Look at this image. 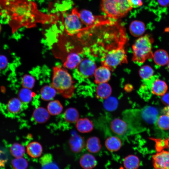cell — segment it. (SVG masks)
Here are the masks:
<instances>
[{"instance_id": "1", "label": "cell", "mask_w": 169, "mask_h": 169, "mask_svg": "<svg viewBox=\"0 0 169 169\" xmlns=\"http://www.w3.org/2000/svg\"><path fill=\"white\" fill-rule=\"evenodd\" d=\"M51 85L64 98H71L74 94L75 87L72 77L66 69L60 66L53 68Z\"/></svg>"}, {"instance_id": "2", "label": "cell", "mask_w": 169, "mask_h": 169, "mask_svg": "<svg viewBox=\"0 0 169 169\" xmlns=\"http://www.w3.org/2000/svg\"><path fill=\"white\" fill-rule=\"evenodd\" d=\"M153 40L146 34L138 38L132 46V61L138 64H143L146 60L152 58Z\"/></svg>"}, {"instance_id": "3", "label": "cell", "mask_w": 169, "mask_h": 169, "mask_svg": "<svg viewBox=\"0 0 169 169\" xmlns=\"http://www.w3.org/2000/svg\"><path fill=\"white\" fill-rule=\"evenodd\" d=\"M101 8L109 18H123L132 8L128 0H102Z\"/></svg>"}, {"instance_id": "4", "label": "cell", "mask_w": 169, "mask_h": 169, "mask_svg": "<svg viewBox=\"0 0 169 169\" xmlns=\"http://www.w3.org/2000/svg\"><path fill=\"white\" fill-rule=\"evenodd\" d=\"M124 40L120 42L116 48L109 51L102 58L101 61L102 66L107 68L110 71H113L119 65L127 63L126 55L124 47Z\"/></svg>"}, {"instance_id": "5", "label": "cell", "mask_w": 169, "mask_h": 169, "mask_svg": "<svg viewBox=\"0 0 169 169\" xmlns=\"http://www.w3.org/2000/svg\"><path fill=\"white\" fill-rule=\"evenodd\" d=\"M107 130L111 135L121 139L133 134L139 132L124 119L114 118L110 120L107 124Z\"/></svg>"}, {"instance_id": "6", "label": "cell", "mask_w": 169, "mask_h": 169, "mask_svg": "<svg viewBox=\"0 0 169 169\" xmlns=\"http://www.w3.org/2000/svg\"><path fill=\"white\" fill-rule=\"evenodd\" d=\"M83 23L79 15L78 12L74 9L65 15L64 19V29L69 35L73 36L79 34L83 30Z\"/></svg>"}, {"instance_id": "7", "label": "cell", "mask_w": 169, "mask_h": 169, "mask_svg": "<svg viewBox=\"0 0 169 169\" xmlns=\"http://www.w3.org/2000/svg\"><path fill=\"white\" fill-rule=\"evenodd\" d=\"M137 120L140 123V120L148 124H153L156 123L158 118L157 109L151 106H147L140 110H136Z\"/></svg>"}, {"instance_id": "8", "label": "cell", "mask_w": 169, "mask_h": 169, "mask_svg": "<svg viewBox=\"0 0 169 169\" xmlns=\"http://www.w3.org/2000/svg\"><path fill=\"white\" fill-rule=\"evenodd\" d=\"M76 68L77 72L79 76L84 79L92 76L96 69L95 62L88 58L81 60Z\"/></svg>"}, {"instance_id": "9", "label": "cell", "mask_w": 169, "mask_h": 169, "mask_svg": "<svg viewBox=\"0 0 169 169\" xmlns=\"http://www.w3.org/2000/svg\"><path fill=\"white\" fill-rule=\"evenodd\" d=\"M152 162L155 169H169V151L157 152L153 156Z\"/></svg>"}, {"instance_id": "10", "label": "cell", "mask_w": 169, "mask_h": 169, "mask_svg": "<svg viewBox=\"0 0 169 169\" xmlns=\"http://www.w3.org/2000/svg\"><path fill=\"white\" fill-rule=\"evenodd\" d=\"M78 13L82 22L87 27L93 26L108 18L104 16H95L86 10L80 11Z\"/></svg>"}, {"instance_id": "11", "label": "cell", "mask_w": 169, "mask_h": 169, "mask_svg": "<svg viewBox=\"0 0 169 169\" xmlns=\"http://www.w3.org/2000/svg\"><path fill=\"white\" fill-rule=\"evenodd\" d=\"M69 143L71 150L75 153L80 152L85 146L84 138L76 133L71 136L69 139Z\"/></svg>"}, {"instance_id": "12", "label": "cell", "mask_w": 169, "mask_h": 169, "mask_svg": "<svg viewBox=\"0 0 169 169\" xmlns=\"http://www.w3.org/2000/svg\"><path fill=\"white\" fill-rule=\"evenodd\" d=\"M95 82L97 84L107 82L110 77V70L102 66L96 68L94 73Z\"/></svg>"}, {"instance_id": "13", "label": "cell", "mask_w": 169, "mask_h": 169, "mask_svg": "<svg viewBox=\"0 0 169 169\" xmlns=\"http://www.w3.org/2000/svg\"><path fill=\"white\" fill-rule=\"evenodd\" d=\"M150 87L152 94L160 96H162L166 93L168 89L166 83L158 79H155L152 81Z\"/></svg>"}, {"instance_id": "14", "label": "cell", "mask_w": 169, "mask_h": 169, "mask_svg": "<svg viewBox=\"0 0 169 169\" xmlns=\"http://www.w3.org/2000/svg\"><path fill=\"white\" fill-rule=\"evenodd\" d=\"M105 146L106 149L111 152L119 151L122 146L121 139L114 135H110L105 141Z\"/></svg>"}, {"instance_id": "15", "label": "cell", "mask_w": 169, "mask_h": 169, "mask_svg": "<svg viewBox=\"0 0 169 169\" xmlns=\"http://www.w3.org/2000/svg\"><path fill=\"white\" fill-rule=\"evenodd\" d=\"M50 115L47 109L41 107L35 108L32 114L34 120L38 124L46 122L49 120Z\"/></svg>"}, {"instance_id": "16", "label": "cell", "mask_w": 169, "mask_h": 169, "mask_svg": "<svg viewBox=\"0 0 169 169\" xmlns=\"http://www.w3.org/2000/svg\"><path fill=\"white\" fill-rule=\"evenodd\" d=\"M75 127L77 130L82 133L91 132L94 128L93 122L87 118H79L76 122Z\"/></svg>"}, {"instance_id": "17", "label": "cell", "mask_w": 169, "mask_h": 169, "mask_svg": "<svg viewBox=\"0 0 169 169\" xmlns=\"http://www.w3.org/2000/svg\"><path fill=\"white\" fill-rule=\"evenodd\" d=\"M85 146L89 152L96 153L100 150L101 145L98 137L96 136H92L87 139L85 143Z\"/></svg>"}, {"instance_id": "18", "label": "cell", "mask_w": 169, "mask_h": 169, "mask_svg": "<svg viewBox=\"0 0 169 169\" xmlns=\"http://www.w3.org/2000/svg\"><path fill=\"white\" fill-rule=\"evenodd\" d=\"M95 157L90 153H86L83 155L80 158L79 163L84 169H92L97 165Z\"/></svg>"}, {"instance_id": "19", "label": "cell", "mask_w": 169, "mask_h": 169, "mask_svg": "<svg viewBox=\"0 0 169 169\" xmlns=\"http://www.w3.org/2000/svg\"><path fill=\"white\" fill-rule=\"evenodd\" d=\"M27 152L28 154L33 158L40 157L43 152V147L38 142L33 141L29 143L27 146Z\"/></svg>"}, {"instance_id": "20", "label": "cell", "mask_w": 169, "mask_h": 169, "mask_svg": "<svg viewBox=\"0 0 169 169\" xmlns=\"http://www.w3.org/2000/svg\"><path fill=\"white\" fill-rule=\"evenodd\" d=\"M152 58L157 65L164 66L167 64L169 61V56L166 51L163 49L156 50L153 53Z\"/></svg>"}, {"instance_id": "21", "label": "cell", "mask_w": 169, "mask_h": 169, "mask_svg": "<svg viewBox=\"0 0 169 169\" xmlns=\"http://www.w3.org/2000/svg\"><path fill=\"white\" fill-rule=\"evenodd\" d=\"M129 31L131 34L133 36L140 37L145 32V25L143 22L140 21H134L130 25Z\"/></svg>"}, {"instance_id": "22", "label": "cell", "mask_w": 169, "mask_h": 169, "mask_svg": "<svg viewBox=\"0 0 169 169\" xmlns=\"http://www.w3.org/2000/svg\"><path fill=\"white\" fill-rule=\"evenodd\" d=\"M96 93L99 98L105 100L110 96L112 88L107 82L100 83L99 84L96 88Z\"/></svg>"}, {"instance_id": "23", "label": "cell", "mask_w": 169, "mask_h": 169, "mask_svg": "<svg viewBox=\"0 0 169 169\" xmlns=\"http://www.w3.org/2000/svg\"><path fill=\"white\" fill-rule=\"evenodd\" d=\"M81 60L80 56L76 53L72 52L69 54L63 64V67L68 69H73L77 67Z\"/></svg>"}, {"instance_id": "24", "label": "cell", "mask_w": 169, "mask_h": 169, "mask_svg": "<svg viewBox=\"0 0 169 169\" xmlns=\"http://www.w3.org/2000/svg\"><path fill=\"white\" fill-rule=\"evenodd\" d=\"M41 169H59L58 165L53 161L51 154H46L39 160Z\"/></svg>"}, {"instance_id": "25", "label": "cell", "mask_w": 169, "mask_h": 169, "mask_svg": "<svg viewBox=\"0 0 169 169\" xmlns=\"http://www.w3.org/2000/svg\"><path fill=\"white\" fill-rule=\"evenodd\" d=\"M57 92L56 90L51 85H45L40 90L41 98L44 101H51L55 97Z\"/></svg>"}, {"instance_id": "26", "label": "cell", "mask_w": 169, "mask_h": 169, "mask_svg": "<svg viewBox=\"0 0 169 169\" xmlns=\"http://www.w3.org/2000/svg\"><path fill=\"white\" fill-rule=\"evenodd\" d=\"M123 164L125 169H138L140 165V160L135 155H129L125 158Z\"/></svg>"}, {"instance_id": "27", "label": "cell", "mask_w": 169, "mask_h": 169, "mask_svg": "<svg viewBox=\"0 0 169 169\" xmlns=\"http://www.w3.org/2000/svg\"><path fill=\"white\" fill-rule=\"evenodd\" d=\"M79 113L78 110L74 107H69L64 111L63 117L64 120L70 123H76L79 119Z\"/></svg>"}, {"instance_id": "28", "label": "cell", "mask_w": 169, "mask_h": 169, "mask_svg": "<svg viewBox=\"0 0 169 169\" xmlns=\"http://www.w3.org/2000/svg\"><path fill=\"white\" fill-rule=\"evenodd\" d=\"M63 107L59 101L58 100H51L47 105V109L50 115H57L63 111Z\"/></svg>"}, {"instance_id": "29", "label": "cell", "mask_w": 169, "mask_h": 169, "mask_svg": "<svg viewBox=\"0 0 169 169\" xmlns=\"http://www.w3.org/2000/svg\"><path fill=\"white\" fill-rule=\"evenodd\" d=\"M34 95V93L31 89L23 87L19 90L18 93L19 99L23 103L25 104L30 103Z\"/></svg>"}, {"instance_id": "30", "label": "cell", "mask_w": 169, "mask_h": 169, "mask_svg": "<svg viewBox=\"0 0 169 169\" xmlns=\"http://www.w3.org/2000/svg\"><path fill=\"white\" fill-rule=\"evenodd\" d=\"M23 103L18 98H14L11 99L7 104L9 111L13 114L18 113L21 110Z\"/></svg>"}, {"instance_id": "31", "label": "cell", "mask_w": 169, "mask_h": 169, "mask_svg": "<svg viewBox=\"0 0 169 169\" xmlns=\"http://www.w3.org/2000/svg\"><path fill=\"white\" fill-rule=\"evenodd\" d=\"M139 74L144 80H150L153 77L154 71L153 69L148 65L142 66L139 70Z\"/></svg>"}, {"instance_id": "32", "label": "cell", "mask_w": 169, "mask_h": 169, "mask_svg": "<svg viewBox=\"0 0 169 169\" xmlns=\"http://www.w3.org/2000/svg\"><path fill=\"white\" fill-rule=\"evenodd\" d=\"M10 151L12 155L15 158L23 157L25 152V147L17 143L13 144L11 146Z\"/></svg>"}, {"instance_id": "33", "label": "cell", "mask_w": 169, "mask_h": 169, "mask_svg": "<svg viewBox=\"0 0 169 169\" xmlns=\"http://www.w3.org/2000/svg\"><path fill=\"white\" fill-rule=\"evenodd\" d=\"M156 123L160 129L164 130H169V114L163 113L160 115Z\"/></svg>"}, {"instance_id": "34", "label": "cell", "mask_w": 169, "mask_h": 169, "mask_svg": "<svg viewBox=\"0 0 169 169\" xmlns=\"http://www.w3.org/2000/svg\"><path fill=\"white\" fill-rule=\"evenodd\" d=\"M105 100L103 106L106 110L111 111L116 109L118 105V100L116 98L110 96Z\"/></svg>"}, {"instance_id": "35", "label": "cell", "mask_w": 169, "mask_h": 169, "mask_svg": "<svg viewBox=\"0 0 169 169\" xmlns=\"http://www.w3.org/2000/svg\"><path fill=\"white\" fill-rule=\"evenodd\" d=\"M11 164L14 169H26L28 166L27 160L23 157L13 159Z\"/></svg>"}, {"instance_id": "36", "label": "cell", "mask_w": 169, "mask_h": 169, "mask_svg": "<svg viewBox=\"0 0 169 169\" xmlns=\"http://www.w3.org/2000/svg\"><path fill=\"white\" fill-rule=\"evenodd\" d=\"M35 83V79L32 75L26 74L23 77L21 84L23 88L31 89L33 88Z\"/></svg>"}, {"instance_id": "37", "label": "cell", "mask_w": 169, "mask_h": 169, "mask_svg": "<svg viewBox=\"0 0 169 169\" xmlns=\"http://www.w3.org/2000/svg\"><path fill=\"white\" fill-rule=\"evenodd\" d=\"M156 144L155 147L157 152L161 151L165 148L168 146V144L165 141L163 140H156Z\"/></svg>"}, {"instance_id": "38", "label": "cell", "mask_w": 169, "mask_h": 169, "mask_svg": "<svg viewBox=\"0 0 169 169\" xmlns=\"http://www.w3.org/2000/svg\"><path fill=\"white\" fill-rule=\"evenodd\" d=\"M8 64V60L4 55H0V70L5 69Z\"/></svg>"}, {"instance_id": "39", "label": "cell", "mask_w": 169, "mask_h": 169, "mask_svg": "<svg viewBox=\"0 0 169 169\" xmlns=\"http://www.w3.org/2000/svg\"><path fill=\"white\" fill-rule=\"evenodd\" d=\"M128 1L132 8L140 7L143 4L142 0H128Z\"/></svg>"}, {"instance_id": "40", "label": "cell", "mask_w": 169, "mask_h": 169, "mask_svg": "<svg viewBox=\"0 0 169 169\" xmlns=\"http://www.w3.org/2000/svg\"><path fill=\"white\" fill-rule=\"evenodd\" d=\"M161 100L164 104L167 106H169V91L166 92L162 96Z\"/></svg>"}, {"instance_id": "41", "label": "cell", "mask_w": 169, "mask_h": 169, "mask_svg": "<svg viewBox=\"0 0 169 169\" xmlns=\"http://www.w3.org/2000/svg\"><path fill=\"white\" fill-rule=\"evenodd\" d=\"M157 1L161 6L166 7L169 5V0H157Z\"/></svg>"}, {"instance_id": "42", "label": "cell", "mask_w": 169, "mask_h": 169, "mask_svg": "<svg viewBox=\"0 0 169 169\" xmlns=\"http://www.w3.org/2000/svg\"><path fill=\"white\" fill-rule=\"evenodd\" d=\"M0 155V167L4 166L7 161L6 158H3Z\"/></svg>"}, {"instance_id": "43", "label": "cell", "mask_w": 169, "mask_h": 169, "mask_svg": "<svg viewBox=\"0 0 169 169\" xmlns=\"http://www.w3.org/2000/svg\"><path fill=\"white\" fill-rule=\"evenodd\" d=\"M167 64L168 68V69H169V62H168V64Z\"/></svg>"}, {"instance_id": "44", "label": "cell", "mask_w": 169, "mask_h": 169, "mask_svg": "<svg viewBox=\"0 0 169 169\" xmlns=\"http://www.w3.org/2000/svg\"><path fill=\"white\" fill-rule=\"evenodd\" d=\"M1 25L0 23V33L1 31Z\"/></svg>"}, {"instance_id": "45", "label": "cell", "mask_w": 169, "mask_h": 169, "mask_svg": "<svg viewBox=\"0 0 169 169\" xmlns=\"http://www.w3.org/2000/svg\"></svg>"}]
</instances>
